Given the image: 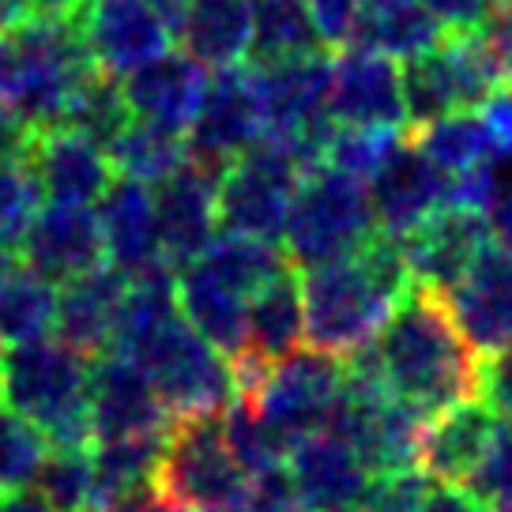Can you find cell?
I'll list each match as a JSON object with an SVG mask.
<instances>
[{
    "label": "cell",
    "instance_id": "2",
    "mask_svg": "<svg viewBox=\"0 0 512 512\" xmlns=\"http://www.w3.org/2000/svg\"><path fill=\"white\" fill-rule=\"evenodd\" d=\"M411 268L403 241L388 234L373 238L358 253L302 272L305 339L332 358H347L373 343L384 317L411 290Z\"/></svg>",
    "mask_w": 512,
    "mask_h": 512
},
{
    "label": "cell",
    "instance_id": "24",
    "mask_svg": "<svg viewBox=\"0 0 512 512\" xmlns=\"http://www.w3.org/2000/svg\"><path fill=\"white\" fill-rule=\"evenodd\" d=\"M497 422L490 403H460L441 415L426 418L422 445H418V471L430 482H456L467 486L471 475L479 471L486 448L494 441Z\"/></svg>",
    "mask_w": 512,
    "mask_h": 512
},
{
    "label": "cell",
    "instance_id": "11",
    "mask_svg": "<svg viewBox=\"0 0 512 512\" xmlns=\"http://www.w3.org/2000/svg\"><path fill=\"white\" fill-rule=\"evenodd\" d=\"M260 136H264V117L256 106L253 68H245V64L219 68L208 80L196 121L185 132L189 162L204 166L208 174L223 177L226 166L249 144H256Z\"/></svg>",
    "mask_w": 512,
    "mask_h": 512
},
{
    "label": "cell",
    "instance_id": "9",
    "mask_svg": "<svg viewBox=\"0 0 512 512\" xmlns=\"http://www.w3.org/2000/svg\"><path fill=\"white\" fill-rule=\"evenodd\" d=\"M128 362H136L147 373V381L155 384L170 422L192 415H219L238 400L230 358H223L211 343L196 336L185 317H174L166 328H159Z\"/></svg>",
    "mask_w": 512,
    "mask_h": 512
},
{
    "label": "cell",
    "instance_id": "1",
    "mask_svg": "<svg viewBox=\"0 0 512 512\" xmlns=\"http://www.w3.org/2000/svg\"><path fill=\"white\" fill-rule=\"evenodd\" d=\"M384 388L422 418L482 396V358L448 309L441 290L411 283L373 336Z\"/></svg>",
    "mask_w": 512,
    "mask_h": 512
},
{
    "label": "cell",
    "instance_id": "35",
    "mask_svg": "<svg viewBox=\"0 0 512 512\" xmlns=\"http://www.w3.org/2000/svg\"><path fill=\"white\" fill-rule=\"evenodd\" d=\"M132 121L128 113V102L121 95V80L117 76H106L98 68L91 80L80 87V95L72 98V106L64 113L61 128H76L87 140H95L98 147H110L113 136Z\"/></svg>",
    "mask_w": 512,
    "mask_h": 512
},
{
    "label": "cell",
    "instance_id": "14",
    "mask_svg": "<svg viewBox=\"0 0 512 512\" xmlns=\"http://www.w3.org/2000/svg\"><path fill=\"white\" fill-rule=\"evenodd\" d=\"M76 27L98 68L117 80L162 57L174 38L155 0H91Z\"/></svg>",
    "mask_w": 512,
    "mask_h": 512
},
{
    "label": "cell",
    "instance_id": "29",
    "mask_svg": "<svg viewBox=\"0 0 512 512\" xmlns=\"http://www.w3.org/2000/svg\"><path fill=\"white\" fill-rule=\"evenodd\" d=\"M328 53L305 0H253L249 64H279L294 57Z\"/></svg>",
    "mask_w": 512,
    "mask_h": 512
},
{
    "label": "cell",
    "instance_id": "56",
    "mask_svg": "<svg viewBox=\"0 0 512 512\" xmlns=\"http://www.w3.org/2000/svg\"><path fill=\"white\" fill-rule=\"evenodd\" d=\"M505 4H512V0H505Z\"/></svg>",
    "mask_w": 512,
    "mask_h": 512
},
{
    "label": "cell",
    "instance_id": "49",
    "mask_svg": "<svg viewBox=\"0 0 512 512\" xmlns=\"http://www.w3.org/2000/svg\"><path fill=\"white\" fill-rule=\"evenodd\" d=\"M91 0H27L31 19H53V23H80Z\"/></svg>",
    "mask_w": 512,
    "mask_h": 512
},
{
    "label": "cell",
    "instance_id": "51",
    "mask_svg": "<svg viewBox=\"0 0 512 512\" xmlns=\"http://www.w3.org/2000/svg\"><path fill=\"white\" fill-rule=\"evenodd\" d=\"M31 12H27V0H0V31H12L19 23H27Z\"/></svg>",
    "mask_w": 512,
    "mask_h": 512
},
{
    "label": "cell",
    "instance_id": "50",
    "mask_svg": "<svg viewBox=\"0 0 512 512\" xmlns=\"http://www.w3.org/2000/svg\"><path fill=\"white\" fill-rule=\"evenodd\" d=\"M0 512H53L46 497L38 490H16V494H0Z\"/></svg>",
    "mask_w": 512,
    "mask_h": 512
},
{
    "label": "cell",
    "instance_id": "40",
    "mask_svg": "<svg viewBox=\"0 0 512 512\" xmlns=\"http://www.w3.org/2000/svg\"><path fill=\"white\" fill-rule=\"evenodd\" d=\"M467 490L479 497L482 505H512V422H497V433L479 471L471 475Z\"/></svg>",
    "mask_w": 512,
    "mask_h": 512
},
{
    "label": "cell",
    "instance_id": "21",
    "mask_svg": "<svg viewBox=\"0 0 512 512\" xmlns=\"http://www.w3.org/2000/svg\"><path fill=\"white\" fill-rule=\"evenodd\" d=\"M208 80V68L192 61L185 49L181 53L166 49L151 64L121 76V95L128 102L132 121H147V125L170 128L177 136H185L204 102Z\"/></svg>",
    "mask_w": 512,
    "mask_h": 512
},
{
    "label": "cell",
    "instance_id": "47",
    "mask_svg": "<svg viewBox=\"0 0 512 512\" xmlns=\"http://www.w3.org/2000/svg\"><path fill=\"white\" fill-rule=\"evenodd\" d=\"M34 136L38 132L31 125H23L8 106H0V166L16 159H31Z\"/></svg>",
    "mask_w": 512,
    "mask_h": 512
},
{
    "label": "cell",
    "instance_id": "6",
    "mask_svg": "<svg viewBox=\"0 0 512 512\" xmlns=\"http://www.w3.org/2000/svg\"><path fill=\"white\" fill-rule=\"evenodd\" d=\"M377 234L373 204L362 181L332 166H313L294 192L283 230V253L294 268H317L358 253Z\"/></svg>",
    "mask_w": 512,
    "mask_h": 512
},
{
    "label": "cell",
    "instance_id": "13",
    "mask_svg": "<svg viewBox=\"0 0 512 512\" xmlns=\"http://www.w3.org/2000/svg\"><path fill=\"white\" fill-rule=\"evenodd\" d=\"M328 117L351 128H403V68L384 53L343 46L339 57H332Z\"/></svg>",
    "mask_w": 512,
    "mask_h": 512
},
{
    "label": "cell",
    "instance_id": "15",
    "mask_svg": "<svg viewBox=\"0 0 512 512\" xmlns=\"http://www.w3.org/2000/svg\"><path fill=\"white\" fill-rule=\"evenodd\" d=\"M400 241L403 256H407V268H411V279L422 283V287L448 294L471 272V264L494 241V234H490V223H486L482 211L445 204V208L433 211L426 223L415 226Z\"/></svg>",
    "mask_w": 512,
    "mask_h": 512
},
{
    "label": "cell",
    "instance_id": "37",
    "mask_svg": "<svg viewBox=\"0 0 512 512\" xmlns=\"http://www.w3.org/2000/svg\"><path fill=\"white\" fill-rule=\"evenodd\" d=\"M42 200L46 196H42L31 159H16L0 166V249L16 253L23 245L34 215L42 211Z\"/></svg>",
    "mask_w": 512,
    "mask_h": 512
},
{
    "label": "cell",
    "instance_id": "23",
    "mask_svg": "<svg viewBox=\"0 0 512 512\" xmlns=\"http://www.w3.org/2000/svg\"><path fill=\"white\" fill-rule=\"evenodd\" d=\"M98 223L106 241V264L128 279L166 268L162 260L159 223H155V196L140 181L117 177L110 192L98 200Z\"/></svg>",
    "mask_w": 512,
    "mask_h": 512
},
{
    "label": "cell",
    "instance_id": "38",
    "mask_svg": "<svg viewBox=\"0 0 512 512\" xmlns=\"http://www.w3.org/2000/svg\"><path fill=\"white\" fill-rule=\"evenodd\" d=\"M49 441L12 411H0V494L27 490L38 479Z\"/></svg>",
    "mask_w": 512,
    "mask_h": 512
},
{
    "label": "cell",
    "instance_id": "18",
    "mask_svg": "<svg viewBox=\"0 0 512 512\" xmlns=\"http://www.w3.org/2000/svg\"><path fill=\"white\" fill-rule=\"evenodd\" d=\"M460 332L471 339V347L490 354L512 347V249L501 241H490L482 256L471 264V272L445 294Z\"/></svg>",
    "mask_w": 512,
    "mask_h": 512
},
{
    "label": "cell",
    "instance_id": "30",
    "mask_svg": "<svg viewBox=\"0 0 512 512\" xmlns=\"http://www.w3.org/2000/svg\"><path fill=\"white\" fill-rule=\"evenodd\" d=\"M106 155H110V166L117 177H128V181H140L147 189H155L159 181H166L174 170H181L189 162V147H185V136H177L170 128L128 121L113 136Z\"/></svg>",
    "mask_w": 512,
    "mask_h": 512
},
{
    "label": "cell",
    "instance_id": "19",
    "mask_svg": "<svg viewBox=\"0 0 512 512\" xmlns=\"http://www.w3.org/2000/svg\"><path fill=\"white\" fill-rule=\"evenodd\" d=\"M377 234L407 238L433 211L448 204V174H441L407 136V144L366 181Z\"/></svg>",
    "mask_w": 512,
    "mask_h": 512
},
{
    "label": "cell",
    "instance_id": "54",
    "mask_svg": "<svg viewBox=\"0 0 512 512\" xmlns=\"http://www.w3.org/2000/svg\"><path fill=\"white\" fill-rule=\"evenodd\" d=\"M140 512H189V509H177V505H170V501H162V497L155 494V497H151V501H147V505H144V509H140Z\"/></svg>",
    "mask_w": 512,
    "mask_h": 512
},
{
    "label": "cell",
    "instance_id": "20",
    "mask_svg": "<svg viewBox=\"0 0 512 512\" xmlns=\"http://www.w3.org/2000/svg\"><path fill=\"white\" fill-rule=\"evenodd\" d=\"M287 479L309 512H358L369 486V467L332 430L313 433L287 452Z\"/></svg>",
    "mask_w": 512,
    "mask_h": 512
},
{
    "label": "cell",
    "instance_id": "32",
    "mask_svg": "<svg viewBox=\"0 0 512 512\" xmlns=\"http://www.w3.org/2000/svg\"><path fill=\"white\" fill-rule=\"evenodd\" d=\"M196 264H204L219 283L238 290L241 298H249L256 287H264L275 272H283L290 260L287 253L272 241L241 238V234H215L211 245L196 256Z\"/></svg>",
    "mask_w": 512,
    "mask_h": 512
},
{
    "label": "cell",
    "instance_id": "10",
    "mask_svg": "<svg viewBox=\"0 0 512 512\" xmlns=\"http://www.w3.org/2000/svg\"><path fill=\"white\" fill-rule=\"evenodd\" d=\"M494 91H501V72L479 34H448L437 49L403 61L407 125L415 128L479 110Z\"/></svg>",
    "mask_w": 512,
    "mask_h": 512
},
{
    "label": "cell",
    "instance_id": "39",
    "mask_svg": "<svg viewBox=\"0 0 512 512\" xmlns=\"http://www.w3.org/2000/svg\"><path fill=\"white\" fill-rule=\"evenodd\" d=\"M426 494H430V479L415 467L381 471V475L369 479L358 512H422Z\"/></svg>",
    "mask_w": 512,
    "mask_h": 512
},
{
    "label": "cell",
    "instance_id": "55",
    "mask_svg": "<svg viewBox=\"0 0 512 512\" xmlns=\"http://www.w3.org/2000/svg\"><path fill=\"white\" fill-rule=\"evenodd\" d=\"M211 512H253L249 509V494L241 497V501H230V505H219V509H211Z\"/></svg>",
    "mask_w": 512,
    "mask_h": 512
},
{
    "label": "cell",
    "instance_id": "5",
    "mask_svg": "<svg viewBox=\"0 0 512 512\" xmlns=\"http://www.w3.org/2000/svg\"><path fill=\"white\" fill-rule=\"evenodd\" d=\"M309 174L302 151L287 136L264 132L230 162L215 189V215L226 234L256 241H283L294 192Z\"/></svg>",
    "mask_w": 512,
    "mask_h": 512
},
{
    "label": "cell",
    "instance_id": "17",
    "mask_svg": "<svg viewBox=\"0 0 512 512\" xmlns=\"http://www.w3.org/2000/svg\"><path fill=\"white\" fill-rule=\"evenodd\" d=\"M23 264L34 275L57 283H72L80 275L106 264V241L95 208H72V204H46L34 215L27 238L19 245Z\"/></svg>",
    "mask_w": 512,
    "mask_h": 512
},
{
    "label": "cell",
    "instance_id": "25",
    "mask_svg": "<svg viewBox=\"0 0 512 512\" xmlns=\"http://www.w3.org/2000/svg\"><path fill=\"white\" fill-rule=\"evenodd\" d=\"M128 275L102 264L57 290V339L83 358H98L110 351L117 313L125 302Z\"/></svg>",
    "mask_w": 512,
    "mask_h": 512
},
{
    "label": "cell",
    "instance_id": "42",
    "mask_svg": "<svg viewBox=\"0 0 512 512\" xmlns=\"http://www.w3.org/2000/svg\"><path fill=\"white\" fill-rule=\"evenodd\" d=\"M501 0H422V8L430 12L448 34H479V27L490 19Z\"/></svg>",
    "mask_w": 512,
    "mask_h": 512
},
{
    "label": "cell",
    "instance_id": "22",
    "mask_svg": "<svg viewBox=\"0 0 512 512\" xmlns=\"http://www.w3.org/2000/svg\"><path fill=\"white\" fill-rule=\"evenodd\" d=\"M31 166L49 204L91 208L117 181L106 147H98L95 140H87L76 128L38 132L31 147Z\"/></svg>",
    "mask_w": 512,
    "mask_h": 512
},
{
    "label": "cell",
    "instance_id": "8",
    "mask_svg": "<svg viewBox=\"0 0 512 512\" xmlns=\"http://www.w3.org/2000/svg\"><path fill=\"white\" fill-rule=\"evenodd\" d=\"M343 392H347L343 358L320 354L313 347L309 351L298 347L283 362H275L264 373V381L241 400L253 403L256 418L268 426L275 445L290 452L298 441L332 426L339 403H343Z\"/></svg>",
    "mask_w": 512,
    "mask_h": 512
},
{
    "label": "cell",
    "instance_id": "26",
    "mask_svg": "<svg viewBox=\"0 0 512 512\" xmlns=\"http://www.w3.org/2000/svg\"><path fill=\"white\" fill-rule=\"evenodd\" d=\"M181 49L204 68H234L249 61L253 0H189L174 23Z\"/></svg>",
    "mask_w": 512,
    "mask_h": 512
},
{
    "label": "cell",
    "instance_id": "53",
    "mask_svg": "<svg viewBox=\"0 0 512 512\" xmlns=\"http://www.w3.org/2000/svg\"><path fill=\"white\" fill-rule=\"evenodd\" d=\"M12 272H16V253L12 249H0V290L12 279Z\"/></svg>",
    "mask_w": 512,
    "mask_h": 512
},
{
    "label": "cell",
    "instance_id": "48",
    "mask_svg": "<svg viewBox=\"0 0 512 512\" xmlns=\"http://www.w3.org/2000/svg\"><path fill=\"white\" fill-rule=\"evenodd\" d=\"M422 512H486V505H482L467 486H456V482H430V494H426Z\"/></svg>",
    "mask_w": 512,
    "mask_h": 512
},
{
    "label": "cell",
    "instance_id": "7",
    "mask_svg": "<svg viewBox=\"0 0 512 512\" xmlns=\"http://www.w3.org/2000/svg\"><path fill=\"white\" fill-rule=\"evenodd\" d=\"M155 494L189 512H211L249 494V475L226 445L223 411L170 422L162 437Z\"/></svg>",
    "mask_w": 512,
    "mask_h": 512
},
{
    "label": "cell",
    "instance_id": "16",
    "mask_svg": "<svg viewBox=\"0 0 512 512\" xmlns=\"http://www.w3.org/2000/svg\"><path fill=\"white\" fill-rule=\"evenodd\" d=\"M215 189L219 177L208 174L204 166L185 162L181 170L159 181L155 196V223H159L162 260L170 272L189 268L196 256L211 245L219 234V215H215Z\"/></svg>",
    "mask_w": 512,
    "mask_h": 512
},
{
    "label": "cell",
    "instance_id": "34",
    "mask_svg": "<svg viewBox=\"0 0 512 512\" xmlns=\"http://www.w3.org/2000/svg\"><path fill=\"white\" fill-rule=\"evenodd\" d=\"M38 494L53 512H95V464L87 448H49L38 467Z\"/></svg>",
    "mask_w": 512,
    "mask_h": 512
},
{
    "label": "cell",
    "instance_id": "33",
    "mask_svg": "<svg viewBox=\"0 0 512 512\" xmlns=\"http://www.w3.org/2000/svg\"><path fill=\"white\" fill-rule=\"evenodd\" d=\"M57 324V287L34 275L31 268H16L0 290V343L19 347L46 339Z\"/></svg>",
    "mask_w": 512,
    "mask_h": 512
},
{
    "label": "cell",
    "instance_id": "43",
    "mask_svg": "<svg viewBox=\"0 0 512 512\" xmlns=\"http://www.w3.org/2000/svg\"><path fill=\"white\" fill-rule=\"evenodd\" d=\"M249 509L253 512H309L298 501L287 479V467H272L264 475L249 479Z\"/></svg>",
    "mask_w": 512,
    "mask_h": 512
},
{
    "label": "cell",
    "instance_id": "3",
    "mask_svg": "<svg viewBox=\"0 0 512 512\" xmlns=\"http://www.w3.org/2000/svg\"><path fill=\"white\" fill-rule=\"evenodd\" d=\"M98 72L76 23L27 19L0 31V106L34 132L61 128L80 87Z\"/></svg>",
    "mask_w": 512,
    "mask_h": 512
},
{
    "label": "cell",
    "instance_id": "36",
    "mask_svg": "<svg viewBox=\"0 0 512 512\" xmlns=\"http://www.w3.org/2000/svg\"><path fill=\"white\" fill-rule=\"evenodd\" d=\"M407 144L403 128H351L336 125L328 144H324V166H332L339 174L354 177L366 185L369 177L381 170L400 147Z\"/></svg>",
    "mask_w": 512,
    "mask_h": 512
},
{
    "label": "cell",
    "instance_id": "4",
    "mask_svg": "<svg viewBox=\"0 0 512 512\" xmlns=\"http://www.w3.org/2000/svg\"><path fill=\"white\" fill-rule=\"evenodd\" d=\"M91 358L61 339H34L0 351V403L31 422L49 448L91 445Z\"/></svg>",
    "mask_w": 512,
    "mask_h": 512
},
{
    "label": "cell",
    "instance_id": "41",
    "mask_svg": "<svg viewBox=\"0 0 512 512\" xmlns=\"http://www.w3.org/2000/svg\"><path fill=\"white\" fill-rule=\"evenodd\" d=\"M305 4H309V12H313V23H317L324 49L351 46V31H354V19H358V4H362V0H305Z\"/></svg>",
    "mask_w": 512,
    "mask_h": 512
},
{
    "label": "cell",
    "instance_id": "31",
    "mask_svg": "<svg viewBox=\"0 0 512 512\" xmlns=\"http://www.w3.org/2000/svg\"><path fill=\"white\" fill-rule=\"evenodd\" d=\"M411 144L448 177H460L467 170H475V166L501 159L494 147V136H490V128H486L479 110L452 113V117H441L433 125L415 128Z\"/></svg>",
    "mask_w": 512,
    "mask_h": 512
},
{
    "label": "cell",
    "instance_id": "28",
    "mask_svg": "<svg viewBox=\"0 0 512 512\" xmlns=\"http://www.w3.org/2000/svg\"><path fill=\"white\" fill-rule=\"evenodd\" d=\"M445 38L448 31L422 8V0H362L351 46L384 53L392 61H415Z\"/></svg>",
    "mask_w": 512,
    "mask_h": 512
},
{
    "label": "cell",
    "instance_id": "27",
    "mask_svg": "<svg viewBox=\"0 0 512 512\" xmlns=\"http://www.w3.org/2000/svg\"><path fill=\"white\" fill-rule=\"evenodd\" d=\"M174 287L177 309H181V317L192 332L230 362L241 358L245 354V305H249V298H241L238 290L219 283L196 260L189 268L174 272Z\"/></svg>",
    "mask_w": 512,
    "mask_h": 512
},
{
    "label": "cell",
    "instance_id": "12",
    "mask_svg": "<svg viewBox=\"0 0 512 512\" xmlns=\"http://www.w3.org/2000/svg\"><path fill=\"white\" fill-rule=\"evenodd\" d=\"M91 445L102 441H136L162 437L170 430V415L162 407L155 384L125 354H98L91 358Z\"/></svg>",
    "mask_w": 512,
    "mask_h": 512
},
{
    "label": "cell",
    "instance_id": "44",
    "mask_svg": "<svg viewBox=\"0 0 512 512\" xmlns=\"http://www.w3.org/2000/svg\"><path fill=\"white\" fill-rule=\"evenodd\" d=\"M482 46L490 49L497 72H501V83H509L512 91V4H497L490 19L479 27Z\"/></svg>",
    "mask_w": 512,
    "mask_h": 512
},
{
    "label": "cell",
    "instance_id": "45",
    "mask_svg": "<svg viewBox=\"0 0 512 512\" xmlns=\"http://www.w3.org/2000/svg\"><path fill=\"white\" fill-rule=\"evenodd\" d=\"M482 396L494 407L497 418L512 422V347L486 358V366H482Z\"/></svg>",
    "mask_w": 512,
    "mask_h": 512
},
{
    "label": "cell",
    "instance_id": "52",
    "mask_svg": "<svg viewBox=\"0 0 512 512\" xmlns=\"http://www.w3.org/2000/svg\"><path fill=\"white\" fill-rule=\"evenodd\" d=\"M189 0H155V8L162 12V19L170 23V31H174V23H177V16H181V8H185Z\"/></svg>",
    "mask_w": 512,
    "mask_h": 512
},
{
    "label": "cell",
    "instance_id": "46",
    "mask_svg": "<svg viewBox=\"0 0 512 512\" xmlns=\"http://www.w3.org/2000/svg\"><path fill=\"white\" fill-rule=\"evenodd\" d=\"M482 121L490 128V136H494V147L501 159H509L512 155V91L509 87H501L494 95L486 98L479 106Z\"/></svg>",
    "mask_w": 512,
    "mask_h": 512
}]
</instances>
